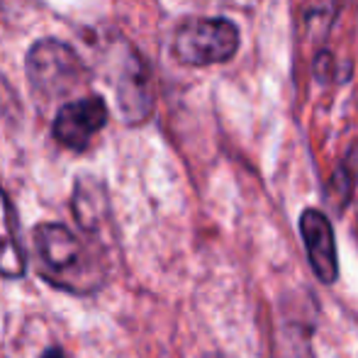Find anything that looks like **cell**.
Here are the masks:
<instances>
[{
  "instance_id": "obj_1",
  "label": "cell",
  "mask_w": 358,
  "mask_h": 358,
  "mask_svg": "<svg viewBox=\"0 0 358 358\" xmlns=\"http://www.w3.org/2000/svg\"><path fill=\"white\" fill-rule=\"evenodd\" d=\"M39 275L49 285L73 295H88L105 283V264L64 224H39L34 229Z\"/></svg>"
},
{
  "instance_id": "obj_2",
  "label": "cell",
  "mask_w": 358,
  "mask_h": 358,
  "mask_svg": "<svg viewBox=\"0 0 358 358\" xmlns=\"http://www.w3.org/2000/svg\"><path fill=\"white\" fill-rule=\"evenodd\" d=\"M241 32L227 17H203L183 22L173 34L171 52L185 66H215L236 57Z\"/></svg>"
},
{
  "instance_id": "obj_3",
  "label": "cell",
  "mask_w": 358,
  "mask_h": 358,
  "mask_svg": "<svg viewBox=\"0 0 358 358\" xmlns=\"http://www.w3.org/2000/svg\"><path fill=\"white\" fill-rule=\"evenodd\" d=\"M27 78L44 98H66L88 83V69L69 44L39 39L27 52Z\"/></svg>"
},
{
  "instance_id": "obj_4",
  "label": "cell",
  "mask_w": 358,
  "mask_h": 358,
  "mask_svg": "<svg viewBox=\"0 0 358 358\" xmlns=\"http://www.w3.org/2000/svg\"><path fill=\"white\" fill-rule=\"evenodd\" d=\"M117 59L113 62V78L110 80L117 95L120 113L124 122L139 124L154 110V98H151V78L144 59L134 52L129 44H115Z\"/></svg>"
},
{
  "instance_id": "obj_5",
  "label": "cell",
  "mask_w": 358,
  "mask_h": 358,
  "mask_svg": "<svg viewBox=\"0 0 358 358\" xmlns=\"http://www.w3.org/2000/svg\"><path fill=\"white\" fill-rule=\"evenodd\" d=\"M108 124V105L98 95H85L80 100L62 105L54 120V137L62 146L73 151L88 149L93 137Z\"/></svg>"
},
{
  "instance_id": "obj_6",
  "label": "cell",
  "mask_w": 358,
  "mask_h": 358,
  "mask_svg": "<svg viewBox=\"0 0 358 358\" xmlns=\"http://www.w3.org/2000/svg\"><path fill=\"white\" fill-rule=\"evenodd\" d=\"M300 234L307 246V259L315 275L324 285H331L339 278V256L331 222L320 210H305L300 215Z\"/></svg>"
},
{
  "instance_id": "obj_7",
  "label": "cell",
  "mask_w": 358,
  "mask_h": 358,
  "mask_svg": "<svg viewBox=\"0 0 358 358\" xmlns=\"http://www.w3.org/2000/svg\"><path fill=\"white\" fill-rule=\"evenodd\" d=\"M24 271H27V259L20 241L17 215L5 190L0 188V273L5 278H22Z\"/></svg>"
},
{
  "instance_id": "obj_8",
  "label": "cell",
  "mask_w": 358,
  "mask_h": 358,
  "mask_svg": "<svg viewBox=\"0 0 358 358\" xmlns=\"http://www.w3.org/2000/svg\"><path fill=\"white\" fill-rule=\"evenodd\" d=\"M356 183H358V142H351L344 159L339 161L329 183H327V200H329V205L336 213H341L349 205L351 195L356 190Z\"/></svg>"
},
{
  "instance_id": "obj_9",
  "label": "cell",
  "mask_w": 358,
  "mask_h": 358,
  "mask_svg": "<svg viewBox=\"0 0 358 358\" xmlns=\"http://www.w3.org/2000/svg\"><path fill=\"white\" fill-rule=\"evenodd\" d=\"M100 205H105L103 198V190L100 185H88V180H78L76 185V198H73V213L76 220L83 224V229H98V222H100Z\"/></svg>"
},
{
  "instance_id": "obj_10",
  "label": "cell",
  "mask_w": 358,
  "mask_h": 358,
  "mask_svg": "<svg viewBox=\"0 0 358 358\" xmlns=\"http://www.w3.org/2000/svg\"><path fill=\"white\" fill-rule=\"evenodd\" d=\"M312 71H315V78L320 83H346L351 73H344L339 66V62L334 59V54L329 49H320L315 54V64H312Z\"/></svg>"
},
{
  "instance_id": "obj_11",
  "label": "cell",
  "mask_w": 358,
  "mask_h": 358,
  "mask_svg": "<svg viewBox=\"0 0 358 358\" xmlns=\"http://www.w3.org/2000/svg\"><path fill=\"white\" fill-rule=\"evenodd\" d=\"M22 0H0V8H10V5H17Z\"/></svg>"
},
{
  "instance_id": "obj_12",
  "label": "cell",
  "mask_w": 358,
  "mask_h": 358,
  "mask_svg": "<svg viewBox=\"0 0 358 358\" xmlns=\"http://www.w3.org/2000/svg\"><path fill=\"white\" fill-rule=\"evenodd\" d=\"M203 358H231V356H224V354H208V356H203Z\"/></svg>"
},
{
  "instance_id": "obj_13",
  "label": "cell",
  "mask_w": 358,
  "mask_h": 358,
  "mask_svg": "<svg viewBox=\"0 0 358 358\" xmlns=\"http://www.w3.org/2000/svg\"><path fill=\"white\" fill-rule=\"evenodd\" d=\"M49 358H64V356H62V351H57V349H54L52 354H49Z\"/></svg>"
},
{
  "instance_id": "obj_14",
  "label": "cell",
  "mask_w": 358,
  "mask_h": 358,
  "mask_svg": "<svg viewBox=\"0 0 358 358\" xmlns=\"http://www.w3.org/2000/svg\"><path fill=\"white\" fill-rule=\"evenodd\" d=\"M341 3H344V5H346V0H336V5H341Z\"/></svg>"
}]
</instances>
